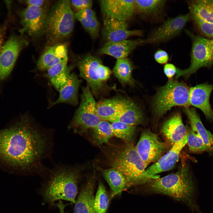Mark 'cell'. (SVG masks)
I'll list each match as a JSON object with an SVG mask.
<instances>
[{
    "label": "cell",
    "instance_id": "cell-1",
    "mask_svg": "<svg viewBox=\"0 0 213 213\" xmlns=\"http://www.w3.org/2000/svg\"><path fill=\"white\" fill-rule=\"evenodd\" d=\"M49 132L27 115L0 130V169L16 173H42L52 146Z\"/></svg>",
    "mask_w": 213,
    "mask_h": 213
},
{
    "label": "cell",
    "instance_id": "cell-2",
    "mask_svg": "<svg viewBox=\"0 0 213 213\" xmlns=\"http://www.w3.org/2000/svg\"><path fill=\"white\" fill-rule=\"evenodd\" d=\"M143 185L145 193L167 195L192 209H196L194 185L187 164H182L175 173L151 179Z\"/></svg>",
    "mask_w": 213,
    "mask_h": 213
},
{
    "label": "cell",
    "instance_id": "cell-3",
    "mask_svg": "<svg viewBox=\"0 0 213 213\" xmlns=\"http://www.w3.org/2000/svg\"><path fill=\"white\" fill-rule=\"evenodd\" d=\"M106 153L111 167L118 170L125 177L128 188L143 185L151 179L159 177L147 173L146 167L133 142H126L121 146L109 149Z\"/></svg>",
    "mask_w": 213,
    "mask_h": 213
},
{
    "label": "cell",
    "instance_id": "cell-4",
    "mask_svg": "<svg viewBox=\"0 0 213 213\" xmlns=\"http://www.w3.org/2000/svg\"><path fill=\"white\" fill-rule=\"evenodd\" d=\"M80 170L76 167L57 166L50 171L42 189L45 200L51 204L61 200L75 204Z\"/></svg>",
    "mask_w": 213,
    "mask_h": 213
},
{
    "label": "cell",
    "instance_id": "cell-5",
    "mask_svg": "<svg viewBox=\"0 0 213 213\" xmlns=\"http://www.w3.org/2000/svg\"><path fill=\"white\" fill-rule=\"evenodd\" d=\"M70 1H58L48 12L44 34L47 40L54 43L68 37L73 29L74 14Z\"/></svg>",
    "mask_w": 213,
    "mask_h": 213
},
{
    "label": "cell",
    "instance_id": "cell-6",
    "mask_svg": "<svg viewBox=\"0 0 213 213\" xmlns=\"http://www.w3.org/2000/svg\"><path fill=\"white\" fill-rule=\"evenodd\" d=\"M190 88L185 83L171 79L160 88L153 99V110L161 117L174 106L189 108Z\"/></svg>",
    "mask_w": 213,
    "mask_h": 213
},
{
    "label": "cell",
    "instance_id": "cell-7",
    "mask_svg": "<svg viewBox=\"0 0 213 213\" xmlns=\"http://www.w3.org/2000/svg\"><path fill=\"white\" fill-rule=\"evenodd\" d=\"M185 32L191 41V64L185 70L177 68L176 79L181 76L188 77L201 68L213 65V39L195 35L188 30Z\"/></svg>",
    "mask_w": 213,
    "mask_h": 213
},
{
    "label": "cell",
    "instance_id": "cell-8",
    "mask_svg": "<svg viewBox=\"0 0 213 213\" xmlns=\"http://www.w3.org/2000/svg\"><path fill=\"white\" fill-rule=\"evenodd\" d=\"M82 90L80 105L68 127L80 134L93 128L102 120L96 114V103L89 85L87 84Z\"/></svg>",
    "mask_w": 213,
    "mask_h": 213
},
{
    "label": "cell",
    "instance_id": "cell-9",
    "mask_svg": "<svg viewBox=\"0 0 213 213\" xmlns=\"http://www.w3.org/2000/svg\"><path fill=\"white\" fill-rule=\"evenodd\" d=\"M28 44L25 38L15 34L3 44L0 52V84L9 77L20 52Z\"/></svg>",
    "mask_w": 213,
    "mask_h": 213
},
{
    "label": "cell",
    "instance_id": "cell-10",
    "mask_svg": "<svg viewBox=\"0 0 213 213\" xmlns=\"http://www.w3.org/2000/svg\"><path fill=\"white\" fill-rule=\"evenodd\" d=\"M135 147L146 167L151 163L156 162L167 149L166 144L159 140L157 135L149 130L143 132Z\"/></svg>",
    "mask_w": 213,
    "mask_h": 213
},
{
    "label": "cell",
    "instance_id": "cell-11",
    "mask_svg": "<svg viewBox=\"0 0 213 213\" xmlns=\"http://www.w3.org/2000/svg\"><path fill=\"white\" fill-rule=\"evenodd\" d=\"M190 19L189 13L167 19L151 32L145 43L157 44L170 40L180 34Z\"/></svg>",
    "mask_w": 213,
    "mask_h": 213
},
{
    "label": "cell",
    "instance_id": "cell-12",
    "mask_svg": "<svg viewBox=\"0 0 213 213\" xmlns=\"http://www.w3.org/2000/svg\"><path fill=\"white\" fill-rule=\"evenodd\" d=\"M101 63L99 59L91 54L85 56L77 63L80 76L86 80L92 93L96 96L107 88L99 77V67Z\"/></svg>",
    "mask_w": 213,
    "mask_h": 213
},
{
    "label": "cell",
    "instance_id": "cell-13",
    "mask_svg": "<svg viewBox=\"0 0 213 213\" xmlns=\"http://www.w3.org/2000/svg\"><path fill=\"white\" fill-rule=\"evenodd\" d=\"M48 13L43 7L27 6L21 14L23 31L36 38L44 34Z\"/></svg>",
    "mask_w": 213,
    "mask_h": 213
},
{
    "label": "cell",
    "instance_id": "cell-14",
    "mask_svg": "<svg viewBox=\"0 0 213 213\" xmlns=\"http://www.w3.org/2000/svg\"><path fill=\"white\" fill-rule=\"evenodd\" d=\"M100 6L105 19L113 18L126 21L134 15L135 0H101Z\"/></svg>",
    "mask_w": 213,
    "mask_h": 213
},
{
    "label": "cell",
    "instance_id": "cell-15",
    "mask_svg": "<svg viewBox=\"0 0 213 213\" xmlns=\"http://www.w3.org/2000/svg\"><path fill=\"white\" fill-rule=\"evenodd\" d=\"M126 21L113 18L104 19L102 35L107 42H116L127 39L133 36H141L140 30H129Z\"/></svg>",
    "mask_w": 213,
    "mask_h": 213
},
{
    "label": "cell",
    "instance_id": "cell-16",
    "mask_svg": "<svg viewBox=\"0 0 213 213\" xmlns=\"http://www.w3.org/2000/svg\"><path fill=\"white\" fill-rule=\"evenodd\" d=\"M213 90V84L204 83L190 88L189 101L191 105L201 110L206 119L213 122V111L209 102V98Z\"/></svg>",
    "mask_w": 213,
    "mask_h": 213
},
{
    "label": "cell",
    "instance_id": "cell-17",
    "mask_svg": "<svg viewBox=\"0 0 213 213\" xmlns=\"http://www.w3.org/2000/svg\"><path fill=\"white\" fill-rule=\"evenodd\" d=\"M188 137L187 130V134L182 139L172 145L171 149L166 154L146 169L147 173L154 176L172 169L178 161L182 150L187 144Z\"/></svg>",
    "mask_w": 213,
    "mask_h": 213
},
{
    "label": "cell",
    "instance_id": "cell-18",
    "mask_svg": "<svg viewBox=\"0 0 213 213\" xmlns=\"http://www.w3.org/2000/svg\"><path fill=\"white\" fill-rule=\"evenodd\" d=\"M131 101L119 98L102 100L96 103V114L101 120L111 122L126 108Z\"/></svg>",
    "mask_w": 213,
    "mask_h": 213
},
{
    "label": "cell",
    "instance_id": "cell-19",
    "mask_svg": "<svg viewBox=\"0 0 213 213\" xmlns=\"http://www.w3.org/2000/svg\"><path fill=\"white\" fill-rule=\"evenodd\" d=\"M67 45L64 43H57L47 47L39 58L37 66L40 70H47L52 66L67 61Z\"/></svg>",
    "mask_w": 213,
    "mask_h": 213
},
{
    "label": "cell",
    "instance_id": "cell-20",
    "mask_svg": "<svg viewBox=\"0 0 213 213\" xmlns=\"http://www.w3.org/2000/svg\"><path fill=\"white\" fill-rule=\"evenodd\" d=\"M144 43L145 40L140 39L106 42L98 53L100 54L110 55L117 59L127 58L137 47Z\"/></svg>",
    "mask_w": 213,
    "mask_h": 213
},
{
    "label": "cell",
    "instance_id": "cell-21",
    "mask_svg": "<svg viewBox=\"0 0 213 213\" xmlns=\"http://www.w3.org/2000/svg\"><path fill=\"white\" fill-rule=\"evenodd\" d=\"M184 111L189 119L191 129L202 139L209 154L213 156V135L205 128L195 108L185 109Z\"/></svg>",
    "mask_w": 213,
    "mask_h": 213
},
{
    "label": "cell",
    "instance_id": "cell-22",
    "mask_svg": "<svg viewBox=\"0 0 213 213\" xmlns=\"http://www.w3.org/2000/svg\"><path fill=\"white\" fill-rule=\"evenodd\" d=\"M81 82V80L79 79L75 73H71L66 83L59 91V93L58 98L51 104L50 106L61 103L77 105L78 103V90Z\"/></svg>",
    "mask_w": 213,
    "mask_h": 213
},
{
    "label": "cell",
    "instance_id": "cell-23",
    "mask_svg": "<svg viewBox=\"0 0 213 213\" xmlns=\"http://www.w3.org/2000/svg\"><path fill=\"white\" fill-rule=\"evenodd\" d=\"M163 135L172 145L182 139L187 133L180 114L178 113L167 120L162 129Z\"/></svg>",
    "mask_w": 213,
    "mask_h": 213
},
{
    "label": "cell",
    "instance_id": "cell-24",
    "mask_svg": "<svg viewBox=\"0 0 213 213\" xmlns=\"http://www.w3.org/2000/svg\"><path fill=\"white\" fill-rule=\"evenodd\" d=\"M94 179L88 181L76 200L74 213H95L94 208Z\"/></svg>",
    "mask_w": 213,
    "mask_h": 213
},
{
    "label": "cell",
    "instance_id": "cell-25",
    "mask_svg": "<svg viewBox=\"0 0 213 213\" xmlns=\"http://www.w3.org/2000/svg\"><path fill=\"white\" fill-rule=\"evenodd\" d=\"M191 19L213 23V0H194L188 2Z\"/></svg>",
    "mask_w": 213,
    "mask_h": 213
},
{
    "label": "cell",
    "instance_id": "cell-26",
    "mask_svg": "<svg viewBox=\"0 0 213 213\" xmlns=\"http://www.w3.org/2000/svg\"><path fill=\"white\" fill-rule=\"evenodd\" d=\"M99 168L111 188V197L120 194L122 191L128 188L126 179L120 171L112 167L107 169Z\"/></svg>",
    "mask_w": 213,
    "mask_h": 213
},
{
    "label": "cell",
    "instance_id": "cell-27",
    "mask_svg": "<svg viewBox=\"0 0 213 213\" xmlns=\"http://www.w3.org/2000/svg\"><path fill=\"white\" fill-rule=\"evenodd\" d=\"M74 15L92 38L98 37L99 24L95 12L91 9L78 11Z\"/></svg>",
    "mask_w": 213,
    "mask_h": 213
},
{
    "label": "cell",
    "instance_id": "cell-28",
    "mask_svg": "<svg viewBox=\"0 0 213 213\" xmlns=\"http://www.w3.org/2000/svg\"><path fill=\"white\" fill-rule=\"evenodd\" d=\"M67 62L59 63L47 70V77L52 85L58 91L67 81L73 67L68 66Z\"/></svg>",
    "mask_w": 213,
    "mask_h": 213
},
{
    "label": "cell",
    "instance_id": "cell-29",
    "mask_svg": "<svg viewBox=\"0 0 213 213\" xmlns=\"http://www.w3.org/2000/svg\"><path fill=\"white\" fill-rule=\"evenodd\" d=\"M143 113L140 107L131 101L126 108L111 122H119L136 126L144 122Z\"/></svg>",
    "mask_w": 213,
    "mask_h": 213
},
{
    "label": "cell",
    "instance_id": "cell-30",
    "mask_svg": "<svg viewBox=\"0 0 213 213\" xmlns=\"http://www.w3.org/2000/svg\"><path fill=\"white\" fill-rule=\"evenodd\" d=\"M133 69L131 62L128 58H125L117 59L113 72L121 83L133 85L135 84L132 75Z\"/></svg>",
    "mask_w": 213,
    "mask_h": 213
},
{
    "label": "cell",
    "instance_id": "cell-31",
    "mask_svg": "<svg viewBox=\"0 0 213 213\" xmlns=\"http://www.w3.org/2000/svg\"><path fill=\"white\" fill-rule=\"evenodd\" d=\"M92 129L93 141L96 145L100 146L107 143L109 139L114 136L111 124L108 121L102 120Z\"/></svg>",
    "mask_w": 213,
    "mask_h": 213
},
{
    "label": "cell",
    "instance_id": "cell-32",
    "mask_svg": "<svg viewBox=\"0 0 213 213\" xmlns=\"http://www.w3.org/2000/svg\"><path fill=\"white\" fill-rule=\"evenodd\" d=\"M136 8L145 15L156 14L163 9L166 1L162 0H135Z\"/></svg>",
    "mask_w": 213,
    "mask_h": 213
},
{
    "label": "cell",
    "instance_id": "cell-33",
    "mask_svg": "<svg viewBox=\"0 0 213 213\" xmlns=\"http://www.w3.org/2000/svg\"><path fill=\"white\" fill-rule=\"evenodd\" d=\"M111 124L114 136L122 139L126 142H133L135 126L119 122H114Z\"/></svg>",
    "mask_w": 213,
    "mask_h": 213
},
{
    "label": "cell",
    "instance_id": "cell-34",
    "mask_svg": "<svg viewBox=\"0 0 213 213\" xmlns=\"http://www.w3.org/2000/svg\"><path fill=\"white\" fill-rule=\"evenodd\" d=\"M109 202V199L105 188L103 184L99 182L94 199L95 213H106Z\"/></svg>",
    "mask_w": 213,
    "mask_h": 213
},
{
    "label": "cell",
    "instance_id": "cell-35",
    "mask_svg": "<svg viewBox=\"0 0 213 213\" xmlns=\"http://www.w3.org/2000/svg\"><path fill=\"white\" fill-rule=\"evenodd\" d=\"M188 137L187 143L189 151L199 153L207 151V148L202 139L191 128H187Z\"/></svg>",
    "mask_w": 213,
    "mask_h": 213
},
{
    "label": "cell",
    "instance_id": "cell-36",
    "mask_svg": "<svg viewBox=\"0 0 213 213\" xmlns=\"http://www.w3.org/2000/svg\"><path fill=\"white\" fill-rule=\"evenodd\" d=\"M197 30L201 36L213 39V23L197 19H192Z\"/></svg>",
    "mask_w": 213,
    "mask_h": 213
},
{
    "label": "cell",
    "instance_id": "cell-37",
    "mask_svg": "<svg viewBox=\"0 0 213 213\" xmlns=\"http://www.w3.org/2000/svg\"><path fill=\"white\" fill-rule=\"evenodd\" d=\"M72 5L78 11L91 9L93 1L91 0H78L70 1Z\"/></svg>",
    "mask_w": 213,
    "mask_h": 213
},
{
    "label": "cell",
    "instance_id": "cell-38",
    "mask_svg": "<svg viewBox=\"0 0 213 213\" xmlns=\"http://www.w3.org/2000/svg\"><path fill=\"white\" fill-rule=\"evenodd\" d=\"M154 58L156 62L161 64H166L169 60V55L164 50L159 49L154 54Z\"/></svg>",
    "mask_w": 213,
    "mask_h": 213
},
{
    "label": "cell",
    "instance_id": "cell-39",
    "mask_svg": "<svg viewBox=\"0 0 213 213\" xmlns=\"http://www.w3.org/2000/svg\"><path fill=\"white\" fill-rule=\"evenodd\" d=\"M177 68L172 64H166L164 68V72L169 79H172L176 73Z\"/></svg>",
    "mask_w": 213,
    "mask_h": 213
},
{
    "label": "cell",
    "instance_id": "cell-40",
    "mask_svg": "<svg viewBox=\"0 0 213 213\" xmlns=\"http://www.w3.org/2000/svg\"><path fill=\"white\" fill-rule=\"evenodd\" d=\"M8 22H4L0 25V52L3 45V42L7 29Z\"/></svg>",
    "mask_w": 213,
    "mask_h": 213
},
{
    "label": "cell",
    "instance_id": "cell-41",
    "mask_svg": "<svg viewBox=\"0 0 213 213\" xmlns=\"http://www.w3.org/2000/svg\"><path fill=\"white\" fill-rule=\"evenodd\" d=\"M45 1L44 0H30L25 1L24 3L27 6L36 7H42L45 3Z\"/></svg>",
    "mask_w": 213,
    "mask_h": 213
},
{
    "label": "cell",
    "instance_id": "cell-42",
    "mask_svg": "<svg viewBox=\"0 0 213 213\" xmlns=\"http://www.w3.org/2000/svg\"><path fill=\"white\" fill-rule=\"evenodd\" d=\"M56 205L59 210L60 213H66L64 211L65 206L61 201H59Z\"/></svg>",
    "mask_w": 213,
    "mask_h": 213
}]
</instances>
